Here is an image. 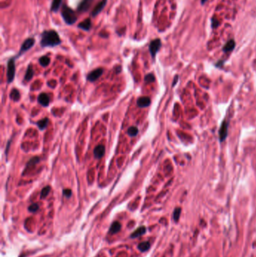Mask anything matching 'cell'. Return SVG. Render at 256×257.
I'll return each mask as SVG.
<instances>
[{"mask_svg": "<svg viewBox=\"0 0 256 257\" xmlns=\"http://www.w3.org/2000/svg\"><path fill=\"white\" fill-rule=\"evenodd\" d=\"M228 130H229V123L227 121H223L219 128V139L220 142H224L226 139L228 135Z\"/></svg>", "mask_w": 256, "mask_h": 257, "instance_id": "52a82bcc", "label": "cell"}, {"mask_svg": "<svg viewBox=\"0 0 256 257\" xmlns=\"http://www.w3.org/2000/svg\"><path fill=\"white\" fill-rule=\"evenodd\" d=\"M127 133L129 136H136L137 134L138 133V128L135 126H131L129 127V129L127 131Z\"/></svg>", "mask_w": 256, "mask_h": 257, "instance_id": "cb8c5ba5", "label": "cell"}, {"mask_svg": "<svg viewBox=\"0 0 256 257\" xmlns=\"http://www.w3.org/2000/svg\"><path fill=\"white\" fill-rule=\"evenodd\" d=\"M103 72H104V70H103L101 68H96V69L92 71V72H90V73L88 74V75H87V80L90 82L95 81L98 80V78L102 75Z\"/></svg>", "mask_w": 256, "mask_h": 257, "instance_id": "8992f818", "label": "cell"}, {"mask_svg": "<svg viewBox=\"0 0 256 257\" xmlns=\"http://www.w3.org/2000/svg\"><path fill=\"white\" fill-rule=\"evenodd\" d=\"M16 57H12L8 60L7 64V81L8 83H10L14 79L16 67H15V60Z\"/></svg>", "mask_w": 256, "mask_h": 257, "instance_id": "3957f363", "label": "cell"}, {"mask_svg": "<svg viewBox=\"0 0 256 257\" xmlns=\"http://www.w3.org/2000/svg\"><path fill=\"white\" fill-rule=\"evenodd\" d=\"M61 15L67 25H73L77 21V17L74 11L66 5H63L61 10Z\"/></svg>", "mask_w": 256, "mask_h": 257, "instance_id": "7a4b0ae2", "label": "cell"}, {"mask_svg": "<svg viewBox=\"0 0 256 257\" xmlns=\"http://www.w3.org/2000/svg\"><path fill=\"white\" fill-rule=\"evenodd\" d=\"M48 121H48L47 118H44V119H42L41 120V121H38L37 122L38 127L41 130H43V129H44V128L47 126V125H48Z\"/></svg>", "mask_w": 256, "mask_h": 257, "instance_id": "7402d4cb", "label": "cell"}, {"mask_svg": "<svg viewBox=\"0 0 256 257\" xmlns=\"http://www.w3.org/2000/svg\"><path fill=\"white\" fill-rule=\"evenodd\" d=\"M28 209H29V211H30V212H32V213H35V212H36L39 209V206H38V204H32V205L28 208Z\"/></svg>", "mask_w": 256, "mask_h": 257, "instance_id": "4316f807", "label": "cell"}, {"mask_svg": "<svg viewBox=\"0 0 256 257\" xmlns=\"http://www.w3.org/2000/svg\"><path fill=\"white\" fill-rule=\"evenodd\" d=\"M180 213H181V209L179 208H176L174 210V220H175V221H178L179 220V216H180Z\"/></svg>", "mask_w": 256, "mask_h": 257, "instance_id": "484cf974", "label": "cell"}, {"mask_svg": "<svg viewBox=\"0 0 256 257\" xmlns=\"http://www.w3.org/2000/svg\"><path fill=\"white\" fill-rule=\"evenodd\" d=\"M151 103V100L149 97L147 96H143L140 97L137 101V105L139 107H148Z\"/></svg>", "mask_w": 256, "mask_h": 257, "instance_id": "7c38bea8", "label": "cell"}, {"mask_svg": "<svg viewBox=\"0 0 256 257\" xmlns=\"http://www.w3.org/2000/svg\"><path fill=\"white\" fill-rule=\"evenodd\" d=\"M235 47V42L234 41L233 39H231V40H229L228 42L226 43V44L224 45L223 47V51L225 53H228V52H230V51H232L234 50V48Z\"/></svg>", "mask_w": 256, "mask_h": 257, "instance_id": "e0dca14e", "label": "cell"}, {"mask_svg": "<svg viewBox=\"0 0 256 257\" xmlns=\"http://www.w3.org/2000/svg\"><path fill=\"white\" fill-rule=\"evenodd\" d=\"M62 0H53L51 3V11L54 13L59 12V8L62 5Z\"/></svg>", "mask_w": 256, "mask_h": 257, "instance_id": "2e32d148", "label": "cell"}, {"mask_svg": "<svg viewBox=\"0 0 256 257\" xmlns=\"http://www.w3.org/2000/svg\"><path fill=\"white\" fill-rule=\"evenodd\" d=\"M162 47V41L159 38H155L154 40L151 41L150 43V45H149V51H150V54H151V57H153V59H154L157 53L158 52V51L160 50Z\"/></svg>", "mask_w": 256, "mask_h": 257, "instance_id": "5b68a950", "label": "cell"}, {"mask_svg": "<svg viewBox=\"0 0 256 257\" xmlns=\"http://www.w3.org/2000/svg\"><path fill=\"white\" fill-rule=\"evenodd\" d=\"M150 248V244L148 241H144V242H141L138 244L137 248L141 252H145V251L148 250Z\"/></svg>", "mask_w": 256, "mask_h": 257, "instance_id": "ffe728a7", "label": "cell"}, {"mask_svg": "<svg viewBox=\"0 0 256 257\" xmlns=\"http://www.w3.org/2000/svg\"><path fill=\"white\" fill-rule=\"evenodd\" d=\"M77 27L83 29V30H85V31H90L92 28L91 19H90V18H87V19L81 21L77 25Z\"/></svg>", "mask_w": 256, "mask_h": 257, "instance_id": "8fae6325", "label": "cell"}, {"mask_svg": "<svg viewBox=\"0 0 256 257\" xmlns=\"http://www.w3.org/2000/svg\"><path fill=\"white\" fill-rule=\"evenodd\" d=\"M10 98L12 99L13 101L17 102L20 100V92L18 91L17 89H13V90L11 91L10 93Z\"/></svg>", "mask_w": 256, "mask_h": 257, "instance_id": "d6986e66", "label": "cell"}, {"mask_svg": "<svg viewBox=\"0 0 256 257\" xmlns=\"http://www.w3.org/2000/svg\"><path fill=\"white\" fill-rule=\"evenodd\" d=\"M51 187L50 186H47V187H44L41 192V199H44L47 196V195L49 194L50 191H51Z\"/></svg>", "mask_w": 256, "mask_h": 257, "instance_id": "d4e9b609", "label": "cell"}, {"mask_svg": "<svg viewBox=\"0 0 256 257\" xmlns=\"http://www.w3.org/2000/svg\"><path fill=\"white\" fill-rule=\"evenodd\" d=\"M92 1L93 0H83V2L79 4L77 7V11L79 12H87L90 8Z\"/></svg>", "mask_w": 256, "mask_h": 257, "instance_id": "30bf717a", "label": "cell"}, {"mask_svg": "<svg viewBox=\"0 0 256 257\" xmlns=\"http://www.w3.org/2000/svg\"><path fill=\"white\" fill-rule=\"evenodd\" d=\"M146 231H147V229H146L145 226H141V227L138 228L137 229H136L134 232H132L130 237L132 238H138L140 236L143 235V234L146 232Z\"/></svg>", "mask_w": 256, "mask_h": 257, "instance_id": "9a60e30c", "label": "cell"}, {"mask_svg": "<svg viewBox=\"0 0 256 257\" xmlns=\"http://www.w3.org/2000/svg\"><path fill=\"white\" fill-rule=\"evenodd\" d=\"M38 102L44 107H47L50 104V99L46 93H41L38 97Z\"/></svg>", "mask_w": 256, "mask_h": 257, "instance_id": "4fadbf2b", "label": "cell"}, {"mask_svg": "<svg viewBox=\"0 0 256 257\" xmlns=\"http://www.w3.org/2000/svg\"><path fill=\"white\" fill-rule=\"evenodd\" d=\"M107 2H108V0H101V2H98L96 5V6L93 8V12L91 13V16L94 17H96L97 15H99L102 12V10L105 8Z\"/></svg>", "mask_w": 256, "mask_h": 257, "instance_id": "ba28073f", "label": "cell"}, {"mask_svg": "<svg viewBox=\"0 0 256 257\" xmlns=\"http://www.w3.org/2000/svg\"><path fill=\"white\" fill-rule=\"evenodd\" d=\"M35 42V39L33 38H29L26 39V40L23 41V44H22L21 47H20V51L18 52V54L15 57H16V58L20 57V56L23 55L24 53H26V51H29L30 49H31L32 47L34 46Z\"/></svg>", "mask_w": 256, "mask_h": 257, "instance_id": "277c9868", "label": "cell"}, {"mask_svg": "<svg viewBox=\"0 0 256 257\" xmlns=\"http://www.w3.org/2000/svg\"><path fill=\"white\" fill-rule=\"evenodd\" d=\"M62 43V40L59 38L57 32L51 30H44L41 34L40 44L42 47H54L58 46Z\"/></svg>", "mask_w": 256, "mask_h": 257, "instance_id": "6da1fadb", "label": "cell"}, {"mask_svg": "<svg viewBox=\"0 0 256 257\" xmlns=\"http://www.w3.org/2000/svg\"><path fill=\"white\" fill-rule=\"evenodd\" d=\"M39 161H40V159L39 157H38V156L32 158L31 160L28 162V163L26 164V168H32L33 166H34L35 165H36L37 163H39Z\"/></svg>", "mask_w": 256, "mask_h": 257, "instance_id": "603a6c76", "label": "cell"}, {"mask_svg": "<svg viewBox=\"0 0 256 257\" xmlns=\"http://www.w3.org/2000/svg\"><path fill=\"white\" fill-rule=\"evenodd\" d=\"M144 80L146 82H153L155 81V77L153 74H148L145 76Z\"/></svg>", "mask_w": 256, "mask_h": 257, "instance_id": "83f0119b", "label": "cell"}, {"mask_svg": "<svg viewBox=\"0 0 256 257\" xmlns=\"http://www.w3.org/2000/svg\"><path fill=\"white\" fill-rule=\"evenodd\" d=\"M51 62V59L47 56H43V57H40L39 59V63L41 64V66L46 67L49 65Z\"/></svg>", "mask_w": 256, "mask_h": 257, "instance_id": "44dd1931", "label": "cell"}, {"mask_svg": "<svg viewBox=\"0 0 256 257\" xmlns=\"http://www.w3.org/2000/svg\"><path fill=\"white\" fill-rule=\"evenodd\" d=\"M33 76H34V70H33L32 64H30V65H28L27 70H26V75H25L24 77V80L27 82L30 81L32 80V78H33Z\"/></svg>", "mask_w": 256, "mask_h": 257, "instance_id": "5bb4252c", "label": "cell"}, {"mask_svg": "<svg viewBox=\"0 0 256 257\" xmlns=\"http://www.w3.org/2000/svg\"><path fill=\"white\" fill-rule=\"evenodd\" d=\"M105 153V147L102 144H99L97 147H95L93 151V154H94V157L95 159H101V157L104 156Z\"/></svg>", "mask_w": 256, "mask_h": 257, "instance_id": "9c48e42d", "label": "cell"}, {"mask_svg": "<svg viewBox=\"0 0 256 257\" xmlns=\"http://www.w3.org/2000/svg\"><path fill=\"white\" fill-rule=\"evenodd\" d=\"M63 195H65L66 198H70L71 196H72V190L69 189H63Z\"/></svg>", "mask_w": 256, "mask_h": 257, "instance_id": "f1b7e54d", "label": "cell"}, {"mask_svg": "<svg viewBox=\"0 0 256 257\" xmlns=\"http://www.w3.org/2000/svg\"><path fill=\"white\" fill-rule=\"evenodd\" d=\"M218 25H219V21H218L216 19L213 20V27H216Z\"/></svg>", "mask_w": 256, "mask_h": 257, "instance_id": "f546056e", "label": "cell"}, {"mask_svg": "<svg viewBox=\"0 0 256 257\" xmlns=\"http://www.w3.org/2000/svg\"><path fill=\"white\" fill-rule=\"evenodd\" d=\"M121 229V224L119 222L116 221L112 223V225L111 226V228H110L109 232L111 234H116L118 232H119V230Z\"/></svg>", "mask_w": 256, "mask_h": 257, "instance_id": "ac0fdd59", "label": "cell"}, {"mask_svg": "<svg viewBox=\"0 0 256 257\" xmlns=\"http://www.w3.org/2000/svg\"><path fill=\"white\" fill-rule=\"evenodd\" d=\"M207 0H201V3L204 4L206 2H207Z\"/></svg>", "mask_w": 256, "mask_h": 257, "instance_id": "4dcf8cb0", "label": "cell"}]
</instances>
